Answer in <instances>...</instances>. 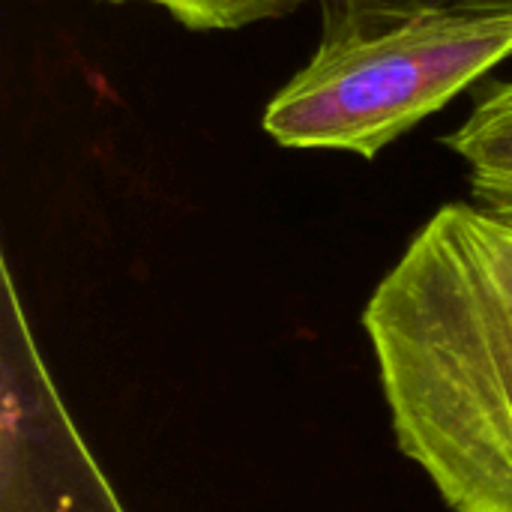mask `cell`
<instances>
[{
    "instance_id": "cell-6",
    "label": "cell",
    "mask_w": 512,
    "mask_h": 512,
    "mask_svg": "<svg viewBox=\"0 0 512 512\" xmlns=\"http://www.w3.org/2000/svg\"><path fill=\"white\" fill-rule=\"evenodd\" d=\"M129 3V0H108ZM171 12L189 30H240L258 21L282 18L309 0H144Z\"/></svg>"
},
{
    "instance_id": "cell-1",
    "label": "cell",
    "mask_w": 512,
    "mask_h": 512,
    "mask_svg": "<svg viewBox=\"0 0 512 512\" xmlns=\"http://www.w3.org/2000/svg\"><path fill=\"white\" fill-rule=\"evenodd\" d=\"M363 330L399 453L450 512H512V219L444 204Z\"/></svg>"
},
{
    "instance_id": "cell-3",
    "label": "cell",
    "mask_w": 512,
    "mask_h": 512,
    "mask_svg": "<svg viewBox=\"0 0 512 512\" xmlns=\"http://www.w3.org/2000/svg\"><path fill=\"white\" fill-rule=\"evenodd\" d=\"M0 512H126L69 417L3 261Z\"/></svg>"
},
{
    "instance_id": "cell-4",
    "label": "cell",
    "mask_w": 512,
    "mask_h": 512,
    "mask_svg": "<svg viewBox=\"0 0 512 512\" xmlns=\"http://www.w3.org/2000/svg\"><path fill=\"white\" fill-rule=\"evenodd\" d=\"M444 144L468 162L474 204L512 219V78L492 81Z\"/></svg>"
},
{
    "instance_id": "cell-2",
    "label": "cell",
    "mask_w": 512,
    "mask_h": 512,
    "mask_svg": "<svg viewBox=\"0 0 512 512\" xmlns=\"http://www.w3.org/2000/svg\"><path fill=\"white\" fill-rule=\"evenodd\" d=\"M512 54V9L435 12L321 42L267 102L264 132L291 150L375 159Z\"/></svg>"
},
{
    "instance_id": "cell-5",
    "label": "cell",
    "mask_w": 512,
    "mask_h": 512,
    "mask_svg": "<svg viewBox=\"0 0 512 512\" xmlns=\"http://www.w3.org/2000/svg\"><path fill=\"white\" fill-rule=\"evenodd\" d=\"M321 42L372 36L435 12L512 9V0H318Z\"/></svg>"
}]
</instances>
